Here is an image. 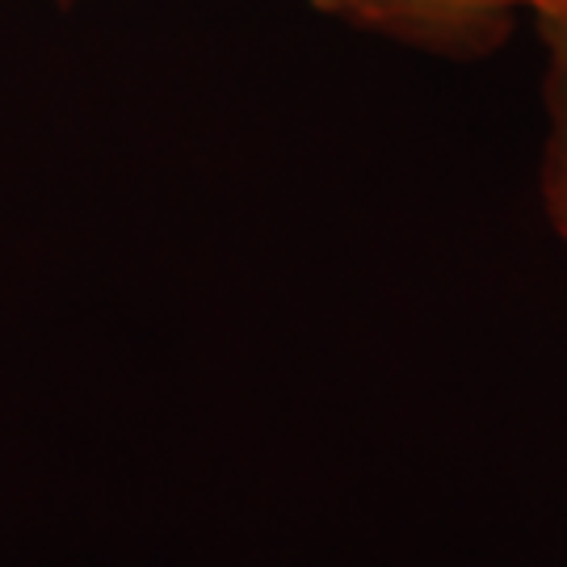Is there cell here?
<instances>
[{"label":"cell","mask_w":567,"mask_h":567,"mask_svg":"<svg viewBox=\"0 0 567 567\" xmlns=\"http://www.w3.org/2000/svg\"><path fill=\"white\" fill-rule=\"evenodd\" d=\"M543 42V102H547V152H543V198L555 231L567 240V0H543L529 9Z\"/></svg>","instance_id":"obj_2"},{"label":"cell","mask_w":567,"mask_h":567,"mask_svg":"<svg viewBox=\"0 0 567 567\" xmlns=\"http://www.w3.org/2000/svg\"><path fill=\"white\" fill-rule=\"evenodd\" d=\"M358 30L442 55H484L543 0H316Z\"/></svg>","instance_id":"obj_1"}]
</instances>
